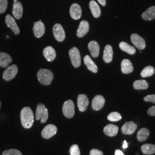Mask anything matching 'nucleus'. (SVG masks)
Masks as SVG:
<instances>
[{
	"label": "nucleus",
	"instance_id": "obj_1",
	"mask_svg": "<svg viewBox=\"0 0 155 155\" xmlns=\"http://www.w3.org/2000/svg\"><path fill=\"white\" fill-rule=\"evenodd\" d=\"M21 121L23 127L29 129L32 126L34 122V115L32 109L29 107L23 108L20 114Z\"/></svg>",
	"mask_w": 155,
	"mask_h": 155
},
{
	"label": "nucleus",
	"instance_id": "obj_2",
	"mask_svg": "<svg viewBox=\"0 0 155 155\" xmlns=\"http://www.w3.org/2000/svg\"><path fill=\"white\" fill-rule=\"evenodd\" d=\"M37 76L41 84L48 86L51 83L54 79V73L49 70L41 69L38 71Z\"/></svg>",
	"mask_w": 155,
	"mask_h": 155
},
{
	"label": "nucleus",
	"instance_id": "obj_3",
	"mask_svg": "<svg viewBox=\"0 0 155 155\" xmlns=\"http://www.w3.org/2000/svg\"><path fill=\"white\" fill-rule=\"evenodd\" d=\"M48 112L45 105L43 104H39L37 106L36 112V119L40 120L41 123H45L48 120Z\"/></svg>",
	"mask_w": 155,
	"mask_h": 155
},
{
	"label": "nucleus",
	"instance_id": "obj_4",
	"mask_svg": "<svg viewBox=\"0 0 155 155\" xmlns=\"http://www.w3.org/2000/svg\"><path fill=\"white\" fill-rule=\"evenodd\" d=\"M69 56L72 65L75 68L80 67L81 65V57L79 51L76 47H73L69 51Z\"/></svg>",
	"mask_w": 155,
	"mask_h": 155
},
{
	"label": "nucleus",
	"instance_id": "obj_5",
	"mask_svg": "<svg viewBox=\"0 0 155 155\" xmlns=\"http://www.w3.org/2000/svg\"><path fill=\"white\" fill-rule=\"evenodd\" d=\"M62 109L65 117L68 118L73 117L75 114V106L72 100H68L65 101Z\"/></svg>",
	"mask_w": 155,
	"mask_h": 155
},
{
	"label": "nucleus",
	"instance_id": "obj_6",
	"mask_svg": "<svg viewBox=\"0 0 155 155\" xmlns=\"http://www.w3.org/2000/svg\"><path fill=\"white\" fill-rule=\"evenodd\" d=\"M18 73V67L16 65H10L5 70L3 73V78L7 81L13 79Z\"/></svg>",
	"mask_w": 155,
	"mask_h": 155
},
{
	"label": "nucleus",
	"instance_id": "obj_7",
	"mask_svg": "<svg viewBox=\"0 0 155 155\" xmlns=\"http://www.w3.org/2000/svg\"><path fill=\"white\" fill-rule=\"evenodd\" d=\"M53 32L54 37L57 41L59 42L64 41L65 34L63 26L59 24H56L53 27Z\"/></svg>",
	"mask_w": 155,
	"mask_h": 155
},
{
	"label": "nucleus",
	"instance_id": "obj_8",
	"mask_svg": "<svg viewBox=\"0 0 155 155\" xmlns=\"http://www.w3.org/2000/svg\"><path fill=\"white\" fill-rule=\"evenodd\" d=\"M131 41L134 46L140 50L144 49L146 47V43L144 39L140 36L139 35L134 33L131 35Z\"/></svg>",
	"mask_w": 155,
	"mask_h": 155
},
{
	"label": "nucleus",
	"instance_id": "obj_9",
	"mask_svg": "<svg viewBox=\"0 0 155 155\" xmlns=\"http://www.w3.org/2000/svg\"><path fill=\"white\" fill-rule=\"evenodd\" d=\"M57 132V126L52 124H49L47 125L43 129L41 132V135L43 138L48 139L55 136Z\"/></svg>",
	"mask_w": 155,
	"mask_h": 155
},
{
	"label": "nucleus",
	"instance_id": "obj_10",
	"mask_svg": "<svg viewBox=\"0 0 155 155\" xmlns=\"http://www.w3.org/2000/svg\"><path fill=\"white\" fill-rule=\"evenodd\" d=\"M33 23V31L34 35L37 38H40L45 33V25L41 22V20Z\"/></svg>",
	"mask_w": 155,
	"mask_h": 155
},
{
	"label": "nucleus",
	"instance_id": "obj_11",
	"mask_svg": "<svg viewBox=\"0 0 155 155\" xmlns=\"http://www.w3.org/2000/svg\"><path fill=\"white\" fill-rule=\"evenodd\" d=\"M5 23L15 35H17L20 33V29L17 24L15 18L10 15H8L5 17Z\"/></svg>",
	"mask_w": 155,
	"mask_h": 155
},
{
	"label": "nucleus",
	"instance_id": "obj_12",
	"mask_svg": "<svg viewBox=\"0 0 155 155\" xmlns=\"http://www.w3.org/2000/svg\"><path fill=\"white\" fill-rule=\"evenodd\" d=\"M105 99L102 95H97L93 98L91 103L93 109L98 111L101 110L105 105Z\"/></svg>",
	"mask_w": 155,
	"mask_h": 155
},
{
	"label": "nucleus",
	"instance_id": "obj_13",
	"mask_svg": "<svg viewBox=\"0 0 155 155\" xmlns=\"http://www.w3.org/2000/svg\"><path fill=\"white\" fill-rule=\"evenodd\" d=\"M78 106L79 108V110L83 112L86 110L89 104V101L88 97H87L86 95L85 94H79L78 96Z\"/></svg>",
	"mask_w": 155,
	"mask_h": 155
},
{
	"label": "nucleus",
	"instance_id": "obj_14",
	"mask_svg": "<svg viewBox=\"0 0 155 155\" xmlns=\"http://www.w3.org/2000/svg\"><path fill=\"white\" fill-rule=\"evenodd\" d=\"M12 12L15 18L17 20H20L22 18L23 13V7L20 2L18 1L14 2Z\"/></svg>",
	"mask_w": 155,
	"mask_h": 155
},
{
	"label": "nucleus",
	"instance_id": "obj_15",
	"mask_svg": "<svg viewBox=\"0 0 155 155\" xmlns=\"http://www.w3.org/2000/svg\"><path fill=\"white\" fill-rule=\"evenodd\" d=\"M89 31V23L85 20L82 21L77 30V36L78 37H83Z\"/></svg>",
	"mask_w": 155,
	"mask_h": 155
},
{
	"label": "nucleus",
	"instance_id": "obj_16",
	"mask_svg": "<svg viewBox=\"0 0 155 155\" xmlns=\"http://www.w3.org/2000/svg\"><path fill=\"white\" fill-rule=\"evenodd\" d=\"M70 16L73 20H79L82 16V9L78 4H73L70 9Z\"/></svg>",
	"mask_w": 155,
	"mask_h": 155
},
{
	"label": "nucleus",
	"instance_id": "obj_17",
	"mask_svg": "<svg viewBox=\"0 0 155 155\" xmlns=\"http://www.w3.org/2000/svg\"><path fill=\"white\" fill-rule=\"evenodd\" d=\"M137 125L132 121L126 122L123 125L121 131L124 134H132L137 129Z\"/></svg>",
	"mask_w": 155,
	"mask_h": 155
},
{
	"label": "nucleus",
	"instance_id": "obj_18",
	"mask_svg": "<svg viewBox=\"0 0 155 155\" xmlns=\"http://www.w3.org/2000/svg\"><path fill=\"white\" fill-rule=\"evenodd\" d=\"M43 55L48 62H52L57 57V53L55 49L51 46L46 47L43 50Z\"/></svg>",
	"mask_w": 155,
	"mask_h": 155
},
{
	"label": "nucleus",
	"instance_id": "obj_19",
	"mask_svg": "<svg viewBox=\"0 0 155 155\" xmlns=\"http://www.w3.org/2000/svg\"><path fill=\"white\" fill-rule=\"evenodd\" d=\"M113 51L112 46L110 45H106L103 55V59L104 62L106 63H110L113 60Z\"/></svg>",
	"mask_w": 155,
	"mask_h": 155
},
{
	"label": "nucleus",
	"instance_id": "obj_20",
	"mask_svg": "<svg viewBox=\"0 0 155 155\" xmlns=\"http://www.w3.org/2000/svg\"><path fill=\"white\" fill-rule=\"evenodd\" d=\"M118 127L113 124H109L106 125L104 129V133L109 137H113L116 136L118 133Z\"/></svg>",
	"mask_w": 155,
	"mask_h": 155
},
{
	"label": "nucleus",
	"instance_id": "obj_21",
	"mask_svg": "<svg viewBox=\"0 0 155 155\" xmlns=\"http://www.w3.org/2000/svg\"><path fill=\"white\" fill-rule=\"evenodd\" d=\"M84 63L90 71L94 73H97L98 72L97 66L89 55H86L84 57Z\"/></svg>",
	"mask_w": 155,
	"mask_h": 155
},
{
	"label": "nucleus",
	"instance_id": "obj_22",
	"mask_svg": "<svg viewBox=\"0 0 155 155\" xmlns=\"http://www.w3.org/2000/svg\"><path fill=\"white\" fill-rule=\"evenodd\" d=\"M12 62V58L7 53L0 52V66L2 68L8 67Z\"/></svg>",
	"mask_w": 155,
	"mask_h": 155
},
{
	"label": "nucleus",
	"instance_id": "obj_23",
	"mask_svg": "<svg viewBox=\"0 0 155 155\" xmlns=\"http://www.w3.org/2000/svg\"><path fill=\"white\" fill-rule=\"evenodd\" d=\"M88 48L93 57H98L99 54V46L97 41H90L88 44Z\"/></svg>",
	"mask_w": 155,
	"mask_h": 155
},
{
	"label": "nucleus",
	"instance_id": "obj_24",
	"mask_svg": "<svg viewBox=\"0 0 155 155\" xmlns=\"http://www.w3.org/2000/svg\"><path fill=\"white\" fill-rule=\"evenodd\" d=\"M121 71L123 73L128 74L133 71V67L128 59H123L121 62Z\"/></svg>",
	"mask_w": 155,
	"mask_h": 155
},
{
	"label": "nucleus",
	"instance_id": "obj_25",
	"mask_svg": "<svg viewBox=\"0 0 155 155\" xmlns=\"http://www.w3.org/2000/svg\"><path fill=\"white\" fill-rule=\"evenodd\" d=\"M142 18L146 21H151L155 18V7L153 6L147 9L141 15Z\"/></svg>",
	"mask_w": 155,
	"mask_h": 155
},
{
	"label": "nucleus",
	"instance_id": "obj_26",
	"mask_svg": "<svg viewBox=\"0 0 155 155\" xmlns=\"http://www.w3.org/2000/svg\"><path fill=\"white\" fill-rule=\"evenodd\" d=\"M89 7L91 13L95 18H98L101 16V9L98 4L95 1H90Z\"/></svg>",
	"mask_w": 155,
	"mask_h": 155
},
{
	"label": "nucleus",
	"instance_id": "obj_27",
	"mask_svg": "<svg viewBox=\"0 0 155 155\" xmlns=\"http://www.w3.org/2000/svg\"><path fill=\"white\" fill-rule=\"evenodd\" d=\"M119 47L120 49L123 52H125L130 55H134L136 51L134 47L131 46L126 42H123V41L121 42L119 44Z\"/></svg>",
	"mask_w": 155,
	"mask_h": 155
},
{
	"label": "nucleus",
	"instance_id": "obj_28",
	"mask_svg": "<svg viewBox=\"0 0 155 155\" xmlns=\"http://www.w3.org/2000/svg\"><path fill=\"white\" fill-rule=\"evenodd\" d=\"M150 134V131L147 128H142L138 131L137 139L140 142L145 141Z\"/></svg>",
	"mask_w": 155,
	"mask_h": 155
},
{
	"label": "nucleus",
	"instance_id": "obj_29",
	"mask_svg": "<svg viewBox=\"0 0 155 155\" xmlns=\"http://www.w3.org/2000/svg\"><path fill=\"white\" fill-rule=\"evenodd\" d=\"M141 151L145 155H153L155 154V145L146 144L141 146Z\"/></svg>",
	"mask_w": 155,
	"mask_h": 155
},
{
	"label": "nucleus",
	"instance_id": "obj_30",
	"mask_svg": "<svg viewBox=\"0 0 155 155\" xmlns=\"http://www.w3.org/2000/svg\"><path fill=\"white\" fill-rule=\"evenodd\" d=\"M133 87L136 90H145L148 88V83L145 80H137L133 83Z\"/></svg>",
	"mask_w": 155,
	"mask_h": 155
},
{
	"label": "nucleus",
	"instance_id": "obj_31",
	"mask_svg": "<svg viewBox=\"0 0 155 155\" xmlns=\"http://www.w3.org/2000/svg\"><path fill=\"white\" fill-rule=\"evenodd\" d=\"M155 73V68L154 67L148 65L145 67L141 73V76L143 78H146L152 76Z\"/></svg>",
	"mask_w": 155,
	"mask_h": 155
},
{
	"label": "nucleus",
	"instance_id": "obj_32",
	"mask_svg": "<svg viewBox=\"0 0 155 155\" xmlns=\"http://www.w3.org/2000/svg\"><path fill=\"white\" fill-rule=\"evenodd\" d=\"M122 117L121 114L118 112H112L108 115L107 119L112 122L115 121H118L120 120H121Z\"/></svg>",
	"mask_w": 155,
	"mask_h": 155
},
{
	"label": "nucleus",
	"instance_id": "obj_33",
	"mask_svg": "<svg viewBox=\"0 0 155 155\" xmlns=\"http://www.w3.org/2000/svg\"><path fill=\"white\" fill-rule=\"evenodd\" d=\"M70 153L71 155H80V149L78 145L74 144L70 147Z\"/></svg>",
	"mask_w": 155,
	"mask_h": 155
},
{
	"label": "nucleus",
	"instance_id": "obj_34",
	"mask_svg": "<svg viewBox=\"0 0 155 155\" xmlns=\"http://www.w3.org/2000/svg\"><path fill=\"white\" fill-rule=\"evenodd\" d=\"M2 155H23L21 152L17 150V149H8L7 151H5Z\"/></svg>",
	"mask_w": 155,
	"mask_h": 155
},
{
	"label": "nucleus",
	"instance_id": "obj_35",
	"mask_svg": "<svg viewBox=\"0 0 155 155\" xmlns=\"http://www.w3.org/2000/svg\"><path fill=\"white\" fill-rule=\"evenodd\" d=\"M8 7V0H0V14L4 13Z\"/></svg>",
	"mask_w": 155,
	"mask_h": 155
},
{
	"label": "nucleus",
	"instance_id": "obj_36",
	"mask_svg": "<svg viewBox=\"0 0 155 155\" xmlns=\"http://www.w3.org/2000/svg\"><path fill=\"white\" fill-rule=\"evenodd\" d=\"M144 100L145 102H151L153 103H155V94L147 95L144 98Z\"/></svg>",
	"mask_w": 155,
	"mask_h": 155
},
{
	"label": "nucleus",
	"instance_id": "obj_37",
	"mask_svg": "<svg viewBox=\"0 0 155 155\" xmlns=\"http://www.w3.org/2000/svg\"><path fill=\"white\" fill-rule=\"evenodd\" d=\"M90 155H104L103 152L97 149H93L90 151Z\"/></svg>",
	"mask_w": 155,
	"mask_h": 155
},
{
	"label": "nucleus",
	"instance_id": "obj_38",
	"mask_svg": "<svg viewBox=\"0 0 155 155\" xmlns=\"http://www.w3.org/2000/svg\"><path fill=\"white\" fill-rule=\"evenodd\" d=\"M147 113L149 114V115L155 116V106H152V107H150L148 110Z\"/></svg>",
	"mask_w": 155,
	"mask_h": 155
},
{
	"label": "nucleus",
	"instance_id": "obj_39",
	"mask_svg": "<svg viewBox=\"0 0 155 155\" xmlns=\"http://www.w3.org/2000/svg\"><path fill=\"white\" fill-rule=\"evenodd\" d=\"M115 155H124L123 151L120 149H117L115 152Z\"/></svg>",
	"mask_w": 155,
	"mask_h": 155
},
{
	"label": "nucleus",
	"instance_id": "obj_40",
	"mask_svg": "<svg viewBox=\"0 0 155 155\" xmlns=\"http://www.w3.org/2000/svg\"><path fill=\"white\" fill-rule=\"evenodd\" d=\"M98 1L101 5L104 7L106 5V0H98Z\"/></svg>",
	"mask_w": 155,
	"mask_h": 155
},
{
	"label": "nucleus",
	"instance_id": "obj_41",
	"mask_svg": "<svg viewBox=\"0 0 155 155\" xmlns=\"http://www.w3.org/2000/svg\"><path fill=\"white\" fill-rule=\"evenodd\" d=\"M128 147V143L126 142V140H124L123 144V149H126Z\"/></svg>",
	"mask_w": 155,
	"mask_h": 155
},
{
	"label": "nucleus",
	"instance_id": "obj_42",
	"mask_svg": "<svg viewBox=\"0 0 155 155\" xmlns=\"http://www.w3.org/2000/svg\"><path fill=\"white\" fill-rule=\"evenodd\" d=\"M1 101H0V109H1Z\"/></svg>",
	"mask_w": 155,
	"mask_h": 155
},
{
	"label": "nucleus",
	"instance_id": "obj_43",
	"mask_svg": "<svg viewBox=\"0 0 155 155\" xmlns=\"http://www.w3.org/2000/svg\"><path fill=\"white\" fill-rule=\"evenodd\" d=\"M17 1V0H14V2H16Z\"/></svg>",
	"mask_w": 155,
	"mask_h": 155
}]
</instances>
